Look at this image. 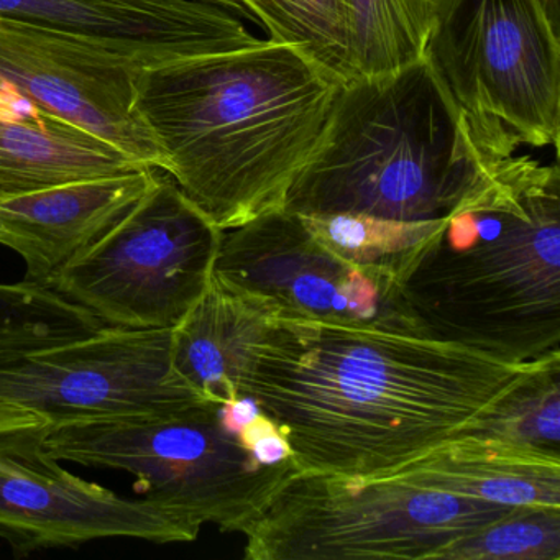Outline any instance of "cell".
Returning a JSON list of instances; mask_svg holds the SVG:
<instances>
[{
  "mask_svg": "<svg viewBox=\"0 0 560 560\" xmlns=\"http://www.w3.org/2000/svg\"><path fill=\"white\" fill-rule=\"evenodd\" d=\"M150 63L100 38L0 15V88L162 170V153L133 110L137 70Z\"/></svg>",
  "mask_w": 560,
  "mask_h": 560,
  "instance_id": "obj_11",
  "label": "cell"
},
{
  "mask_svg": "<svg viewBox=\"0 0 560 560\" xmlns=\"http://www.w3.org/2000/svg\"><path fill=\"white\" fill-rule=\"evenodd\" d=\"M214 277L290 316L428 336L399 284L337 257L284 209L222 231Z\"/></svg>",
  "mask_w": 560,
  "mask_h": 560,
  "instance_id": "obj_10",
  "label": "cell"
},
{
  "mask_svg": "<svg viewBox=\"0 0 560 560\" xmlns=\"http://www.w3.org/2000/svg\"><path fill=\"white\" fill-rule=\"evenodd\" d=\"M114 143L0 88V199L140 168Z\"/></svg>",
  "mask_w": 560,
  "mask_h": 560,
  "instance_id": "obj_15",
  "label": "cell"
},
{
  "mask_svg": "<svg viewBox=\"0 0 560 560\" xmlns=\"http://www.w3.org/2000/svg\"><path fill=\"white\" fill-rule=\"evenodd\" d=\"M339 84L293 45L264 40L140 67L133 110L162 172L228 231L283 208Z\"/></svg>",
  "mask_w": 560,
  "mask_h": 560,
  "instance_id": "obj_2",
  "label": "cell"
},
{
  "mask_svg": "<svg viewBox=\"0 0 560 560\" xmlns=\"http://www.w3.org/2000/svg\"><path fill=\"white\" fill-rule=\"evenodd\" d=\"M260 415V406L252 396H241V398L221 406L222 424L232 434H238L248 422L254 421Z\"/></svg>",
  "mask_w": 560,
  "mask_h": 560,
  "instance_id": "obj_25",
  "label": "cell"
},
{
  "mask_svg": "<svg viewBox=\"0 0 560 560\" xmlns=\"http://www.w3.org/2000/svg\"><path fill=\"white\" fill-rule=\"evenodd\" d=\"M0 399L48 424L159 415L206 401L173 365L172 329L119 326L0 363Z\"/></svg>",
  "mask_w": 560,
  "mask_h": 560,
  "instance_id": "obj_9",
  "label": "cell"
},
{
  "mask_svg": "<svg viewBox=\"0 0 560 560\" xmlns=\"http://www.w3.org/2000/svg\"><path fill=\"white\" fill-rule=\"evenodd\" d=\"M300 218L311 234L337 257L370 273L388 278L399 287L438 237L445 221H392L365 214Z\"/></svg>",
  "mask_w": 560,
  "mask_h": 560,
  "instance_id": "obj_19",
  "label": "cell"
},
{
  "mask_svg": "<svg viewBox=\"0 0 560 560\" xmlns=\"http://www.w3.org/2000/svg\"><path fill=\"white\" fill-rule=\"evenodd\" d=\"M268 40L293 45L339 83L353 80L347 0H237Z\"/></svg>",
  "mask_w": 560,
  "mask_h": 560,
  "instance_id": "obj_20",
  "label": "cell"
},
{
  "mask_svg": "<svg viewBox=\"0 0 560 560\" xmlns=\"http://www.w3.org/2000/svg\"><path fill=\"white\" fill-rule=\"evenodd\" d=\"M429 337L506 360L560 353V172L498 160L402 281Z\"/></svg>",
  "mask_w": 560,
  "mask_h": 560,
  "instance_id": "obj_3",
  "label": "cell"
},
{
  "mask_svg": "<svg viewBox=\"0 0 560 560\" xmlns=\"http://www.w3.org/2000/svg\"><path fill=\"white\" fill-rule=\"evenodd\" d=\"M199 2H208V4L218 5V8L225 9V11L231 12V14L237 15V18H241L242 21H244L245 19V21L255 24L254 19H252V15L248 14V12L245 11V9L242 8L241 4H238L237 0H199Z\"/></svg>",
  "mask_w": 560,
  "mask_h": 560,
  "instance_id": "obj_27",
  "label": "cell"
},
{
  "mask_svg": "<svg viewBox=\"0 0 560 560\" xmlns=\"http://www.w3.org/2000/svg\"><path fill=\"white\" fill-rule=\"evenodd\" d=\"M237 435L242 445L260 465H278L293 457L287 434L264 412L248 422Z\"/></svg>",
  "mask_w": 560,
  "mask_h": 560,
  "instance_id": "obj_23",
  "label": "cell"
},
{
  "mask_svg": "<svg viewBox=\"0 0 560 560\" xmlns=\"http://www.w3.org/2000/svg\"><path fill=\"white\" fill-rule=\"evenodd\" d=\"M547 22H549L552 31L560 37V0H537Z\"/></svg>",
  "mask_w": 560,
  "mask_h": 560,
  "instance_id": "obj_26",
  "label": "cell"
},
{
  "mask_svg": "<svg viewBox=\"0 0 560 560\" xmlns=\"http://www.w3.org/2000/svg\"><path fill=\"white\" fill-rule=\"evenodd\" d=\"M441 560H559L560 506H517L448 544Z\"/></svg>",
  "mask_w": 560,
  "mask_h": 560,
  "instance_id": "obj_22",
  "label": "cell"
},
{
  "mask_svg": "<svg viewBox=\"0 0 560 560\" xmlns=\"http://www.w3.org/2000/svg\"><path fill=\"white\" fill-rule=\"evenodd\" d=\"M503 156L475 139L425 57L398 73L339 84L323 136L281 209L441 221L488 185Z\"/></svg>",
  "mask_w": 560,
  "mask_h": 560,
  "instance_id": "obj_4",
  "label": "cell"
},
{
  "mask_svg": "<svg viewBox=\"0 0 560 560\" xmlns=\"http://www.w3.org/2000/svg\"><path fill=\"white\" fill-rule=\"evenodd\" d=\"M355 78L398 73L428 57L434 0H347Z\"/></svg>",
  "mask_w": 560,
  "mask_h": 560,
  "instance_id": "obj_18",
  "label": "cell"
},
{
  "mask_svg": "<svg viewBox=\"0 0 560 560\" xmlns=\"http://www.w3.org/2000/svg\"><path fill=\"white\" fill-rule=\"evenodd\" d=\"M156 173L153 166H140L0 199V244L25 261V283L50 290L71 264L130 214Z\"/></svg>",
  "mask_w": 560,
  "mask_h": 560,
  "instance_id": "obj_14",
  "label": "cell"
},
{
  "mask_svg": "<svg viewBox=\"0 0 560 560\" xmlns=\"http://www.w3.org/2000/svg\"><path fill=\"white\" fill-rule=\"evenodd\" d=\"M222 231L159 170L139 205L50 290L106 326L173 329L211 284Z\"/></svg>",
  "mask_w": 560,
  "mask_h": 560,
  "instance_id": "obj_8",
  "label": "cell"
},
{
  "mask_svg": "<svg viewBox=\"0 0 560 560\" xmlns=\"http://www.w3.org/2000/svg\"><path fill=\"white\" fill-rule=\"evenodd\" d=\"M280 313L271 301L212 275L201 300L172 329L176 372L206 401L224 406L241 398L252 353Z\"/></svg>",
  "mask_w": 560,
  "mask_h": 560,
  "instance_id": "obj_16",
  "label": "cell"
},
{
  "mask_svg": "<svg viewBox=\"0 0 560 560\" xmlns=\"http://www.w3.org/2000/svg\"><path fill=\"white\" fill-rule=\"evenodd\" d=\"M513 510L396 478L288 475L245 529L248 560L435 559Z\"/></svg>",
  "mask_w": 560,
  "mask_h": 560,
  "instance_id": "obj_6",
  "label": "cell"
},
{
  "mask_svg": "<svg viewBox=\"0 0 560 560\" xmlns=\"http://www.w3.org/2000/svg\"><path fill=\"white\" fill-rule=\"evenodd\" d=\"M45 425H48V422L31 409L0 399V438Z\"/></svg>",
  "mask_w": 560,
  "mask_h": 560,
  "instance_id": "obj_24",
  "label": "cell"
},
{
  "mask_svg": "<svg viewBox=\"0 0 560 560\" xmlns=\"http://www.w3.org/2000/svg\"><path fill=\"white\" fill-rule=\"evenodd\" d=\"M470 434L560 457V355L514 386Z\"/></svg>",
  "mask_w": 560,
  "mask_h": 560,
  "instance_id": "obj_21",
  "label": "cell"
},
{
  "mask_svg": "<svg viewBox=\"0 0 560 560\" xmlns=\"http://www.w3.org/2000/svg\"><path fill=\"white\" fill-rule=\"evenodd\" d=\"M0 15L100 38L153 63L264 42L237 15L199 0H0Z\"/></svg>",
  "mask_w": 560,
  "mask_h": 560,
  "instance_id": "obj_13",
  "label": "cell"
},
{
  "mask_svg": "<svg viewBox=\"0 0 560 560\" xmlns=\"http://www.w3.org/2000/svg\"><path fill=\"white\" fill-rule=\"evenodd\" d=\"M386 477L504 506H560V457L480 435L451 439Z\"/></svg>",
  "mask_w": 560,
  "mask_h": 560,
  "instance_id": "obj_17",
  "label": "cell"
},
{
  "mask_svg": "<svg viewBox=\"0 0 560 560\" xmlns=\"http://www.w3.org/2000/svg\"><path fill=\"white\" fill-rule=\"evenodd\" d=\"M45 428L0 438V536L15 549L106 537L191 542L199 536L201 529L147 498L126 500L61 468L42 444Z\"/></svg>",
  "mask_w": 560,
  "mask_h": 560,
  "instance_id": "obj_12",
  "label": "cell"
},
{
  "mask_svg": "<svg viewBox=\"0 0 560 560\" xmlns=\"http://www.w3.org/2000/svg\"><path fill=\"white\" fill-rule=\"evenodd\" d=\"M553 355L506 362L435 337L280 313L242 396L280 425L301 470L380 478L470 434Z\"/></svg>",
  "mask_w": 560,
  "mask_h": 560,
  "instance_id": "obj_1",
  "label": "cell"
},
{
  "mask_svg": "<svg viewBox=\"0 0 560 560\" xmlns=\"http://www.w3.org/2000/svg\"><path fill=\"white\" fill-rule=\"evenodd\" d=\"M559 42L537 0H434L428 57L475 139L557 150Z\"/></svg>",
  "mask_w": 560,
  "mask_h": 560,
  "instance_id": "obj_7",
  "label": "cell"
},
{
  "mask_svg": "<svg viewBox=\"0 0 560 560\" xmlns=\"http://www.w3.org/2000/svg\"><path fill=\"white\" fill-rule=\"evenodd\" d=\"M55 460L136 475L147 500L201 529L245 533L288 475L294 457L260 465L222 424L221 406L196 402L132 418L48 424L42 438Z\"/></svg>",
  "mask_w": 560,
  "mask_h": 560,
  "instance_id": "obj_5",
  "label": "cell"
}]
</instances>
